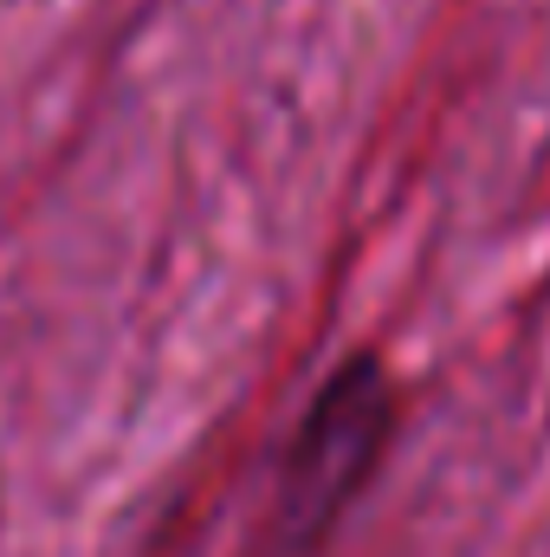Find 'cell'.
I'll return each mask as SVG.
<instances>
[{"label": "cell", "mask_w": 550, "mask_h": 557, "mask_svg": "<svg viewBox=\"0 0 550 557\" xmlns=\"http://www.w3.org/2000/svg\"><path fill=\"white\" fill-rule=\"evenodd\" d=\"M396 428V389L376 370V357H350L311 403V416L298 421L285 467H278V512L273 539L278 545H317L337 512L363 493V480L376 473L383 447Z\"/></svg>", "instance_id": "cell-1"}]
</instances>
